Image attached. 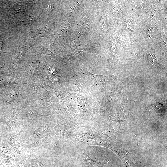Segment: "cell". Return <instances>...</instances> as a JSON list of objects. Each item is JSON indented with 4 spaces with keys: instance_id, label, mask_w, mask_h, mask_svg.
<instances>
[{
    "instance_id": "obj_1",
    "label": "cell",
    "mask_w": 167,
    "mask_h": 167,
    "mask_svg": "<svg viewBox=\"0 0 167 167\" xmlns=\"http://www.w3.org/2000/svg\"><path fill=\"white\" fill-rule=\"evenodd\" d=\"M20 167H43L39 158L31 160L24 162Z\"/></svg>"
},
{
    "instance_id": "obj_2",
    "label": "cell",
    "mask_w": 167,
    "mask_h": 167,
    "mask_svg": "<svg viewBox=\"0 0 167 167\" xmlns=\"http://www.w3.org/2000/svg\"><path fill=\"white\" fill-rule=\"evenodd\" d=\"M45 128L42 127L39 129L34 130L33 133L36 134L39 138V139H41L43 137Z\"/></svg>"
},
{
    "instance_id": "obj_3",
    "label": "cell",
    "mask_w": 167,
    "mask_h": 167,
    "mask_svg": "<svg viewBox=\"0 0 167 167\" xmlns=\"http://www.w3.org/2000/svg\"><path fill=\"white\" fill-rule=\"evenodd\" d=\"M4 45V43L2 41H0V52L2 50V49H3Z\"/></svg>"
},
{
    "instance_id": "obj_4",
    "label": "cell",
    "mask_w": 167,
    "mask_h": 167,
    "mask_svg": "<svg viewBox=\"0 0 167 167\" xmlns=\"http://www.w3.org/2000/svg\"><path fill=\"white\" fill-rule=\"evenodd\" d=\"M0 167H6L3 163H0Z\"/></svg>"
}]
</instances>
